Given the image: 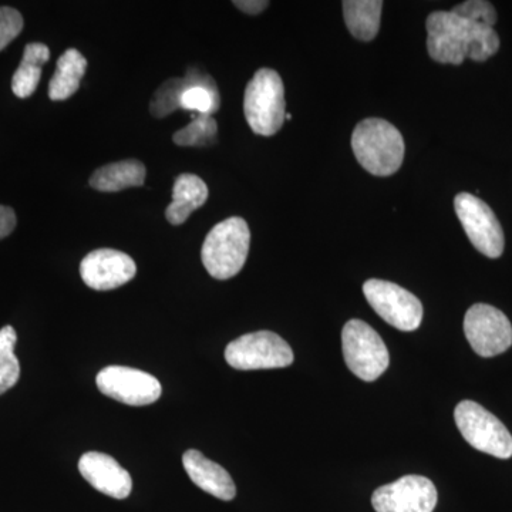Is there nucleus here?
Listing matches in <instances>:
<instances>
[{
  "label": "nucleus",
  "mask_w": 512,
  "mask_h": 512,
  "mask_svg": "<svg viewBox=\"0 0 512 512\" xmlns=\"http://www.w3.org/2000/svg\"><path fill=\"white\" fill-rule=\"evenodd\" d=\"M225 359L237 370L281 369L292 365L293 352L281 336L261 330L232 340Z\"/></svg>",
  "instance_id": "nucleus-7"
},
{
  "label": "nucleus",
  "mask_w": 512,
  "mask_h": 512,
  "mask_svg": "<svg viewBox=\"0 0 512 512\" xmlns=\"http://www.w3.org/2000/svg\"><path fill=\"white\" fill-rule=\"evenodd\" d=\"M218 124L212 116L197 114L187 127L181 128L173 136L180 147H208L217 140Z\"/></svg>",
  "instance_id": "nucleus-24"
},
{
  "label": "nucleus",
  "mask_w": 512,
  "mask_h": 512,
  "mask_svg": "<svg viewBox=\"0 0 512 512\" xmlns=\"http://www.w3.org/2000/svg\"><path fill=\"white\" fill-rule=\"evenodd\" d=\"M183 464L192 483L222 501H232L237 495V487L227 470L220 464L208 460L198 450L185 451Z\"/></svg>",
  "instance_id": "nucleus-15"
},
{
  "label": "nucleus",
  "mask_w": 512,
  "mask_h": 512,
  "mask_svg": "<svg viewBox=\"0 0 512 512\" xmlns=\"http://www.w3.org/2000/svg\"><path fill=\"white\" fill-rule=\"evenodd\" d=\"M244 113L251 130L258 136H275L285 123V87L272 69L255 73L245 90Z\"/></svg>",
  "instance_id": "nucleus-4"
},
{
  "label": "nucleus",
  "mask_w": 512,
  "mask_h": 512,
  "mask_svg": "<svg viewBox=\"0 0 512 512\" xmlns=\"http://www.w3.org/2000/svg\"><path fill=\"white\" fill-rule=\"evenodd\" d=\"M454 208L474 248L488 258H500L505 247L504 231L494 211L468 192L457 195Z\"/></svg>",
  "instance_id": "nucleus-9"
},
{
  "label": "nucleus",
  "mask_w": 512,
  "mask_h": 512,
  "mask_svg": "<svg viewBox=\"0 0 512 512\" xmlns=\"http://www.w3.org/2000/svg\"><path fill=\"white\" fill-rule=\"evenodd\" d=\"M22 29L23 18L18 10L0 6V52L20 35Z\"/></svg>",
  "instance_id": "nucleus-26"
},
{
  "label": "nucleus",
  "mask_w": 512,
  "mask_h": 512,
  "mask_svg": "<svg viewBox=\"0 0 512 512\" xmlns=\"http://www.w3.org/2000/svg\"><path fill=\"white\" fill-rule=\"evenodd\" d=\"M80 275L94 291H111L128 284L137 275V265L124 252L101 248L84 256Z\"/></svg>",
  "instance_id": "nucleus-13"
},
{
  "label": "nucleus",
  "mask_w": 512,
  "mask_h": 512,
  "mask_svg": "<svg viewBox=\"0 0 512 512\" xmlns=\"http://www.w3.org/2000/svg\"><path fill=\"white\" fill-rule=\"evenodd\" d=\"M210 74L202 72L197 67H190L185 77H175L161 84L150 101V113L156 119H164L175 110L180 109L181 94L195 84L210 80Z\"/></svg>",
  "instance_id": "nucleus-19"
},
{
  "label": "nucleus",
  "mask_w": 512,
  "mask_h": 512,
  "mask_svg": "<svg viewBox=\"0 0 512 512\" xmlns=\"http://www.w3.org/2000/svg\"><path fill=\"white\" fill-rule=\"evenodd\" d=\"M451 12L460 16V18L477 23V25L494 28L495 23H497V10L490 2H485V0H468V2L460 3L456 8L451 9Z\"/></svg>",
  "instance_id": "nucleus-25"
},
{
  "label": "nucleus",
  "mask_w": 512,
  "mask_h": 512,
  "mask_svg": "<svg viewBox=\"0 0 512 512\" xmlns=\"http://www.w3.org/2000/svg\"><path fill=\"white\" fill-rule=\"evenodd\" d=\"M221 97L217 83L212 80L195 84L181 94L180 109L194 111L202 116H214L220 110Z\"/></svg>",
  "instance_id": "nucleus-22"
},
{
  "label": "nucleus",
  "mask_w": 512,
  "mask_h": 512,
  "mask_svg": "<svg viewBox=\"0 0 512 512\" xmlns=\"http://www.w3.org/2000/svg\"><path fill=\"white\" fill-rule=\"evenodd\" d=\"M86 69V57L79 50H66L57 60L56 72L49 83L50 100L70 99L80 89V82H82Z\"/></svg>",
  "instance_id": "nucleus-18"
},
{
  "label": "nucleus",
  "mask_w": 512,
  "mask_h": 512,
  "mask_svg": "<svg viewBox=\"0 0 512 512\" xmlns=\"http://www.w3.org/2000/svg\"><path fill=\"white\" fill-rule=\"evenodd\" d=\"M16 330L5 326L0 330V396L19 382L20 365L15 355Z\"/></svg>",
  "instance_id": "nucleus-23"
},
{
  "label": "nucleus",
  "mask_w": 512,
  "mask_h": 512,
  "mask_svg": "<svg viewBox=\"0 0 512 512\" xmlns=\"http://www.w3.org/2000/svg\"><path fill=\"white\" fill-rule=\"evenodd\" d=\"M50 59L49 47L43 43H29L23 52L19 69L13 74L12 92L19 99H28L36 92L42 77V67Z\"/></svg>",
  "instance_id": "nucleus-21"
},
{
  "label": "nucleus",
  "mask_w": 512,
  "mask_h": 512,
  "mask_svg": "<svg viewBox=\"0 0 512 512\" xmlns=\"http://www.w3.org/2000/svg\"><path fill=\"white\" fill-rule=\"evenodd\" d=\"M437 488L429 478L406 476L377 488L372 497L376 512H433Z\"/></svg>",
  "instance_id": "nucleus-12"
},
{
  "label": "nucleus",
  "mask_w": 512,
  "mask_h": 512,
  "mask_svg": "<svg viewBox=\"0 0 512 512\" xmlns=\"http://www.w3.org/2000/svg\"><path fill=\"white\" fill-rule=\"evenodd\" d=\"M342 349L350 372L365 380L375 382L390 365V355L383 339L372 326L359 319H352L342 330Z\"/></svg>",
  "instance_id": "nucleus-5"
},
{
  "label": "nucleus",
  "mask_w": 512,
  "mask_h": 512,
  "mask_svg": "<svg viewBox=\"0 0 512 512\" xmlns=\"http://www.w3.org/2000/svg\"><path fill=\"white\" fill-rule=\"evenodd\" d=\"M352 148L359 164L376 177L397 173L406 150L400 131L382 119L360 121L352 134Z\"/></svg>",
  "instance_id": "nucleus-2"
},
{
  "label": "nucleus",
  "mask_w": 512,
  "mask_h": 512,
  "mask_svg": "<svg viewBox=\"0 0 512 512\" xmlns=\"http://www.w3.org/2000/svg\"><path fill=\"white\" fill-rule=\"evenodd\" d=\"M343 15L349 32L356 39L370 42L380 29L383 2L380 0H345L342 3Z\"/></svg>",
  "instance_id": "nucleus-20"
},
{
  "label": "nucleus",
  "mask_w": 512,
  "mask_h": 512,
  "mask_svg": "<svg viewBox=\"0 0 512 512\" xmlns=\"http://www.w3.org/2000/svg\"><path fill=\"white\" fill-rule=\"evenodd\" d=\"M363 293L377 315L393 328L403 332L419 329L423 320V305L412 292L393 282L369 279L363 285Z\"/></svg>",
  "instance_id": "nucleus-8"
},
{
  "label": "nucleus",
  "mask_w": 512,
  "mask_h": 512,
  "mask_svg": "<svg viewBox=\"0 0 512 512\" xmlns=\"http://www.w3.org/2000/svg\"><path fill=\"white\" fill-rule=\"evenodd\" d=\"M147 170L138 160L111 163L94 171L90 185L101 192H117L131 187H141L146 181Z\"/></svg>",
  "instance_id": "nucleus-17"
},
{
  "label": "nucleus",
  "mask_w": 512,
  "mask_h": 512,
  "mask_svg": "<svg viewBox=\"0 0 512 512\" xmlns=\"http://www.w3.org/2000/svg\"><path fill=\"white\" fill-rule=\"evenodd\" d=\"M464 333L478 356L494 357L512 345L510 319L500 309L485 303L471 306L464 318Z\"/></svg>",
  "instance_id": "nucleus-10"
},
{
  "label": "nucleus",
  "mask_w": 512,
  "mask_h": 512,
  "mask_svg": "<svg viewBox=\"0 0 512 512\" xmlns=\"http://www.w3.org/2000/svg\"><path fill=\"white\" fill-rule=\"evenodd\" d=\"M251 245V231L244 218L232 217L211 229L201 249L202 264L212 278H234L244 268Z\"/></svg>",
  "instance_id": "nucleus-3"
},
{
  "label": "nucleus",
  "mask_w": 512,
  "mask_h": 512,
  "mask_svg": "<svg viewBox=\"0 0 512 512\" xmlns=\"http://www.w3.org/2000/svg\"><path fill=\"white\" fill-rule=\"evenodd\" d=\"M208 200V187L198 175L183 174L175 180L173 202L167 207L165 217L173 225H183L188 217Z\"/></svg>",
  "instance_id": "nucleus-16"
},
{
  "label": "nucleus",
  "mask_w": 512,
  "mask_h": 512,
  "mask_svg": "<svg viewBox=\"0 0 512 512\" xmlns=\"http://www.w3.org/2000/svg\"><path fill=\"white\" fill-rule=\"evenodd\" d=\"M79 470L93 488L116 500H124L133 490V480L128 471L107 454L97 451L83 454Z\"/></svg>",
  "instance_id": "nucleus-14"
},
{
  "label": "nucleus",
  "mask_w": 512,
  "mask_h": 512,
  "mask_svg": "<svg viewBox=\"0 0 512 512\" xmlns=\"http://www.w3.org/2000/svg\"><path fill=\"white\" fill-rule=\"evenodd\" d=\"M16 214L12 208L0 205V239L9 237L16 228Z\"/></svg>",
  "instance_id": "nucleus-27"
},
{
  "label": "nucleus",
  "mask_w": 512,
  "mask_h": 512,
  "mask_svg": "<svg viewBox=\"0 0 512 512\" xmlns=\"http://www.w3.org/2000/svg\"><path fill=\"white\" fill-rule=\"evenodd\" d=\"M427 50L437 63L460 66L466 59L485 62L500 49V37L490 26L477 25L453 12H433L427 18Z\"/></svg>",
  "instance_id": "nucleus-1"
},
{
  "label": "nucleus",
  "mask_w": 512,
  "mask_h": 512,
  "mask_svg": "<svg viewBox=\"0 0 512 512\" xmlns=\"http://www.w3.org/2000/svg\"><path fill=\"white\" fill-rule=\"evenodd\" d=\"M96 383L104 396L128 406H148L163 393L156 377L126 366L106 367L97 375Z\"/></svg>",
  "instance_id": "nucleus-11"
},
{
  "label": "nucleus",
  "mask_w": 512,
  "mask_h": 512,
  "mask_svg": "<svg viewBox=\"0 0 512 512\" xmlns=\"http://www.w3.org/2000/svg\"><path fill=\"white\" fill-rule=\"evenodd\" d=\"M454 419L461 436L471 447L501 460L512 457L510 431L480 404L471 400L458 403L454 410Z\"/></svg>",
  "instance_id": "nucleus-6"
},
{
  "label": "nucleus",
  "mask_w": 512,
  "mask_h": 512,
  "mask_svg": "<svg viewBox=\"0 0 512 512\" xmlns=\"http://www.w3.org/2000/svg\"><path fill=\"white\" fill-rule=\"evenodd\" d=\"M234 5L242 12L248 13V15H259L268 8L269 2H266V0H239L238 2L237 0Z\"/></svg>",
  "instance_id": "nucleus-28"
}]
</instances>
